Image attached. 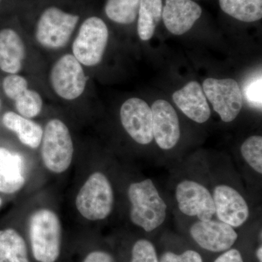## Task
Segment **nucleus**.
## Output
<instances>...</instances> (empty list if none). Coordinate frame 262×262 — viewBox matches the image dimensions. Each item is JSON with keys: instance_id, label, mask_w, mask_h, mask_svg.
<instances>
[{"instance_id": "27", "label": "nucleus", "mask_w": 262, "mask_h": 262, "mask_svg": "<svg viewBox=\"0 0 262 262\" xmlns=\"http://www.w3.org/2000/svg\"><path fill=\"white\" fill-rule=\"evenodd\" d=\"M3 88L5 94L10 99L15 101L29 89L28 81L23 76L10 75L3 80Z\"/></svg>"}, {"instance_id": "13", "label": "nucleus", "mask_w": 262, "mask_h": 262, "mask_svg": "<svg viewBox=\"0 0 262 262\" xmlns=\"http://www.w3.org/2000/svg\"><path fill=\"white\" fill-rule=\"evenodd\" d=\"M153 137L162 149H173L180 139L178 115L170 103L157 100L151 108Z\"/></svg>"}, {"instance_id": "16", "label": "nucleus", "mask_w": 262, "mask_h": 262, "mask_svg": "<svg viewBox=\"0 0 262 262\" xmlns=\"http://www.w3.org/2000/svg\"><path fill=\"white\" fill-rule=\"evenodd\" d=\"M26 46L20 35L11 29L0 31V70L15 75L21 70Z\"/></svg>"}, {"instance_id": "23", "label": "nucleus", "mask_w": 262, "mask_h": 262, "mask_svg": "<svg viewBox=\"0 0 262 262\" xmlns=\"http://www.w3.org/2000/svg\"><path fill=\"white\" fill-rule=\"evenodd\" d=\"M15 106L19 115L26 118H33L42 111V98L37 91L28 89L15 100Z\"/></svg>"}, {"instance_id": "8", "label": "nucleus", "mask_w": 262, "mask_h": 262, "mask_svg": "<svg viewBox=\"0 0 262 262\" xmlns=\"http://www.w3.org/2000/svg\"><path fill=\"white\" fill-rule=\"evenodd\" d=\"M202 88L222 121L230 122L238 116L243 107V94L235 80L208 78Z\"/></svg>"}, {"instance_id": "30", "label": "nucleus", "mask_w": 262, "mask_h": 262, "mask_svg": "<svg viewBox=\"0 0 262 262\" xmlns=\"http://www.w3.org/2000/svg\"><path fill=\"white\" fill-rule=\"evenodd\" d=\"M214 262H244L242 255L237 249H229L220 255Z\"/></svg>"}, {"instance_id": "32", "label": "nucleus", "mask_w": 262, "mask_h": 262, "mask_svg": "<svg viewBox=\"0 0 262 262\" xmlns=\"http://www.w3.org/2000/svg\"><path fill=\"white\" fill-rule=\"evenodd\" d=\"M1 205H2V200L0 199V206H1Z\"/></svg>"}, {"instance_id": "22", "label": "nucleus", "mask_w": 262, "mask_h": 262, "mask_svg": "<svg viewBox=\"0 0 262 262\" xmlns=\"http://www.w3.org/2000/svg\"><path fill=\"white\" fill-rule=\"evenodd\" d=\"M141 0H107L105 13L110 20L120 24H130L135 21Z\"/></svg>"}, {"instance_id": "12", "label": "nucleus", "mask_w": 262, "mask_h": 262, "mask_svg": "<svg viewBox=\"0 0 262 262\" xmlns=\"http://www.w3.org/2000/svg\"><path fill=\"white\" fill-rule=\"evenodd\" d=\"M215 214L221 222L232 227H239L249 217V208L244 196L229 186L219 185L213 194Z\"/></svg>"}, {"instance_id": "29", "label": "nucleus", "mask_w": 262, "mask_h": 262, "mask_svg": "<svg viewBox=\"0 0 262 262\" xmlns=\"http://www.w3.org/2000/svg\"><path fill=\"white\" fill-rule=\"evenodd\" d=\"M81 262H116L111 253L103 250H93L89 251Z\"/></svg>"}, {"instance_id": "19", "label": "nucleus", "mask_w": 262, "mask_h": 262, "mask_svg": "<svg viewBox=\"0 0 262 262\" xmlns=\"http://www.w3.org/2000/svg\"><path fill=\"white\" fill-rule=\"evenodd\" d=\"M0 262H32L28 245L14 229L0 230Z\"/></svg>"}, {"instance_id": "1", "label": "nucleus", "mask_w": 262, "mask_h": 262, "mask_svg": "<svg viewBox=\"0 0 262 262\" xmlns=\"http://www.w3.org/2000/svg\"><path fill=\"white\" fill-rule=\"evenodd\" d=\"M30 253L36 262H58L62 251L61 225L56 213L39 209L29 219Z\"/></svg>"}, {"instance_id": "33", "label": "nucleus", "mask_w": 262, "mask_h": 262, "mask_svg": "<svg viewBox=\"0 0 262 262\" xmlns=\"http://www.w3.org/2000/svg\"><path fill=\"white\" fill-rule=\"evenodd\" d=\"M0 1H1V0H0Z\"/></svg>"}, {"instance_id": "25", "label": "nucleus", "mask_w": 262, "mask_h": 262, "mask_svg": "<svg viewBox=\"0 0 262 262\" xmlns=\"http://www.w3.org/2000/svg\"><path fill=\"white\" fill-rule=\"evenodd\" d=\"M262 79L260 71L256 75L248 79L244 87V95L250 106L253 108H261Z\"/></svg>"}, {"instance_id": "28", "label": "nucleus", "mask_w": 262, "mask_h": 262, "mask_svg": "<svg viewBox=\"0 0 262 262\" xmlns=\"http://www.w3.org/2000/svg\"><path fill=\"white\" fill-rule=\"evenodd\" d=\"M160 262H203L199 253L193 250H187L182 254L166 251L162 255Z\"/></svg>"}, {"instance_id": "2", "label": "nucleus", "mask_w": 262, "mask_h": 262, "mask_svg": "<svg viewBox=\"0 0 262 262\" xmlns=\"http://www.w3.org/2000/svg\"><path fill=\"white\" fill-rule=\"evenodd\" d=\"M127 195L131 203L130 219L134 225L147 232L163 225L167 206L151 179L131 184Z\"/></svg>"}, {"instance_id": "21", "label": "nucleus", "mask_w": 262, "mask_h": 262, "mask_svg": "<svg viewBox=\"0 0 262 262\" xmlns=\"http://www.w3.org/2000/svg\"><path fill=\"white\" fill-rule=\"evenodd\" d=\"M225 13L241 20L255 22L262 18V0H220Z\"/></svg>"}, {"instance_id": "3", "label": "nucleus", "mask_w": 262, "mask_h": 262, "mask_svg": "<svg viewBox=\"0 0 262 262\" xmlns=\"http://www.w3.org/2000/svg\"><path fill=\"white\" fill-rule=\"evenodd\" d=\"M77 211L86 220H103L113 209L114 192L111 184L104 174H91L76 198Z\"/></svg>"}, {"instance_id": "15", "label": "nucleus", "mask_w": 262, "mask_h": 262, "mask_svg": "<svg viewBox=\"0 0 262 262\" xmlns=\"http://www.w3.org/2000/svg\"><path fill=\"white\" fill-rule=\"evenodd\" d=\"M174 103L184 115L198 123H204L211 117L206 95L199 82L192 81L173 95Z\"/></svg>"}, {"instance_id": "11", "label": "nucleus", "mask_w": 262, "mask_h": 262, "mask_svg": "<svg viewBox=\"0 0 262 262\" xmlns=\"http://www.w3.org/2000/svg\"><path fill=\"white\" fill-rule=\"evenodd\" d=\"M189 233L200 247L213 253L230 249L238 237L230 225L211 220L196 222L190 227Z\"/></svg>"}, {"instance_id": "4", "label": "nucleus", "mask_w": 262, "mask_h": 262, "mask_svg": "<svg viewBox=\"0 0 262 262\" xmlns=\"http://www.w3.org/2000/svg\"><path fill=\"white\" fill-rule=\"evenodd\" d=\"M41 155L48 170L56 173L66 171L72 163L73 141L68 127L58 119H53L43 130Z\"/></svg>"}, {"instance_id": "17", "label": "nucleus", "mask_w": 262, "mask_h": 262, "mask_svg": "<svg viewBox=\"0 0 262 262\" xmlns=\"http://www.w3.org/2000/svg\"><path fill=\"white\" fill-rule=\"evenodd\" d=\"M23 170L21 157L0 147V192L13 194L20 190L26 182Z\"/></svg>"}, {"instance_id": "26", "label": "nucleus", "mask_w": 262, "mask_h": 262, "mask_svg": "<svg viewBox=\"0 0 262 262\" xmlns=\"http://www.w3.org/2000/svg\"><path fill=\"white\" fill-rule=\"evenodd\" d=\"M130 262H160L154 245L146 239L136 241L131 249Z\"/></svg>"}, {"instance_id": "9", "label": "nucleus", "mask_w": 262, "mask_h": 262, "mask_svg": "<svg viewBox=\"0 0 262 262\" xmlns=\"http://www.w3.org/2000/svg\"><path fill=\"white\" fill-rule=\"evenodd\" d=\"M179 210L188 216L198 217L200 221L211 220L215 210L213 196L199 183L184 180L176 189Z\"/></svg>"}, {"instance_id": "18", "label": "nucleus", "mask_w": 262, "mask_h": 262, "mask_svg": "<svg viewBox=\"0 0 262 262\" xmlns=\"http://www.w3.org/2000/svg\"><path fill=\"white\" fill-rule=\"evenodd\" d=\"M3 122L8 130L16 134L19 141L24 145L32 149H36L40 145L43 130L37 122L13 112L5 113Z\"/></svg>"}, {"instance_id": "5", "label": "nucleus", "mask_w": 262, "mask_h": 262, "mask_svg": "<svg viewBox=\"0 0 262 262\" xmlns=\"http://www.w3.org/2000/svg\"><path fill=\"white\" fill-rule=\"evenodd\" d=\"M79 20V15L66 13L56 7L48 8L38 20L36 39L46 49H61L70 41Z\"/></svg>"}, {"instance_id": "24", "label": "nucleus", "mask_w": 262, "mask_h": 262, "mask_svg": "<svg viewBox=\"0 0 262 262\" xmlns=\"http://www.w3.org/2000/svg\"><path fill=\"white\" fill-rule=\"evenodd\" d=\"M241 154L246 163L258 173H262V137L253 136L244 141Z\"/></svg>"}, {"instance_id": "14", "label": "nucleus", "mask_w": 262, "mask_h": 262, "mask_svg": "<svg viewBox=\"0 0 262 262\" xmlns=\"http://www.w3.org/2000/svg\"><path fill=\"white\" fill-rule=\"evenodd\" d=\"M202 8L192 0H166L162 18L169 32L182 35L201 18Z\"/></svg>"}, {"instance_id": "10", "label": "nucleus", "mask_w": 262, "mask_h": 262, "mask_svg": "<svg viewBox=\"0 0 262 262\" xmlns=\"http://www.w3.org/2000/svg\"><path fill=\"white\" fill-rule=\"evenodd\" d=\"M120 120L124 129L136 142L149 144L153 137L152 113L144 100L131 98L120 108Z\"/></svg>"}, {"instance_id": "7", "label": "nucleus", "mask_w": 262, "mask_h": 262, "mask_svg": "<svg viewBox=\"0 0 262 262\" xmlns=\"http://www.w3.org/2000/svg\"><path fill=\"white\" fill-rule=\"evenodd\" d=\"M88 78L82 65L72 54H65L51 69L52 89L59 97L73 101L83 94Z\"/></svg>"}, {"instance_id": "31", "label": "nucleus", "mask_w": 262, "mask_h": 262, "mask_svg": "<svg viewBox=\"0 0 262 262\" xmlns=\"http://www.w3.org/2000/svg\"><path fill=\"white\" fill-rule=\"evenodd\" d=\"M256 256H257V258L259 262L262 261V246H260L258 248L257 251H256Z\"/></svg>"}, {"instance_id": "6", "label": "nucleus", "mask_w": 262, "mask_h": 262, "mask_svg": "<svg viewBox=\"0 0 262 262\" xmlns=\"http://www.w3.org/2000/svg\"><path fill=\"white\" fill-rule=\"evenodd\" d=\"M108 39L107 26L102 19L90 17L80 26L72 44V55L82 65L97 66L102 61Z\"/></svg>"}, {"instance_id": "20", "label": "nucleus", "mask_w": 262, "mask_h": 262, "mask_svg": "<svg viewBox=\"0 0 262 262\" xmlns=\"http://www.w3.org/2000/svg\"><path fill=\"white\" fill-rule=\"evenodd\" d=\"M162 0H141L138 19V34L141 40H149L163 14Z\"/></svg>"}]
</instances>
